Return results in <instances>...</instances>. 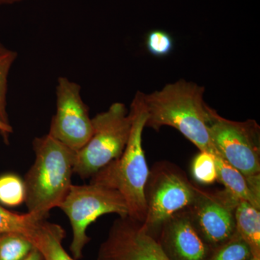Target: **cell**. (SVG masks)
<instances>
[{"label":"cell","mask_w":260,"mask_h":260,"mask_svg":"<svg viewBox=\"0 0 260 260\" xmlns=\"http://www.w3.org/2000/svg\"><path fill=\"white\" fill-rule=\"evenodd\" d=\"M205 88L192 82L178 80L160 90L145 94V127L175 128L200 151L218 155L208 130V107L203 100ZM220 156V155H219Z\"/></svg>","instance_id":"obj_1"},{"label":"cell","mask_w":260,"mask_h":260,"mask_svg":"<svg viewBox=\"0 0 260 260\" xmlns=\"http://www.w3.org/2000/svg\"><path fill=\"white\" fill-rule=\"evenodd\" d=\"M144 95L137 92L130 106L131 131L121 156L94 174L90 182L119 191L125 200L128 216L141 223L146 217L145 186L150 174L142 139L147 119Z\"/></svg>","instance_id":"obj_2"},{"label":"cell","mask_w":260,"mask_h":260,"mask_svg":"<svg viewBox=\"0 0 260 260\" xmlns=\"http://www.w3.org/2000/svg\"><path fill=\"white\" fill-rule=\"evenodd\" d=\"M35 160L24 178L28 213L47 220L59 208L72 184L77 151L49 135L32 142Z\"/></svg>","instance_id":"obj_3"},{"label":"cell","mask_w":260,"mask_h":260,"mask_svg":"<svg viewBox=\"0 0 260 260\" xmlns=\"http://www.w3.org/2000/svg\"><path fill=\"white\" fill-rule=\"evenodd\" d=\"M93 135L77 151L74 174L91 178L109 162L121 156L131 131L132 117L122 103H114L106 112L92 118Z\"/></svg>","instance_id":"obj_4"},{"label":"cell","mask_w":260,"mask_h":260,"mask_svg":"<svg viewBox=\"0 0 260 260\" xmlns=\"http://www.w3.org/2000/svg\"><path fill=\"white\" fill-rule=\"evenodd\" d=\"M200 188L172 162L155 164L145 186L146 217L143 226L157 239L162 223L174 214L189 208Z\"/></svg>","instance_id":"obj_5"},{"label":"cell","mask_w":260,"mask_h":260,"mask_svg":"<svg viewBox=\"0 0 260 260\" xmlns=\"http://www.w3.org/2000/svg\"><path fill=\"white\" fill-rule=\"evenodd\" d=\"M59 208L69 218L73 240L70 249L75 259L83 257L85 246L90 242L87 229L99 217L116 213L127 216V205L122 195L115 190L99 184L72 185Z\"/></svg>","instance_id":"obj_6"},{"label":"cell","mask_w":260,"mask_h":260,"mask_svg":"<svg viewBox=\"0 0 260 260\" xmlns=\"http://www.w3.org/2000/svg\"><path fill=\"white\" fill-rule=\"evenodd\" d=\"M208 130L223 160L246 178L260 176V126L255 120H230L209 107Z\"/></svg>","instance_id":"obj_7"},{"label":"cell","mask_w":260,"mask_h":260,"mask_svg":"<svg viewBox=\"0 0 260 260\" xmlns=\"http://www.w3.org/2000/svg\"><path fill=\"white\" fill-rule=\"evenodd\" d=\"M80 91L79 84L66 77L58 78L56 112L48 133L75 151L83 148L93 135L92 119Z\"/></svg>","instance_id":"obj_8"},{"label":"cell","mask_w":260,"mask_h":260,"mask_svg":"<svg viewBox=\"0 0 260 260\" xmlns=\"http://www.w3.org/2000/svg\"><path fill=\"white\" fill-rule=\"evenodd\" d=\"M239 200L224 190L199 189L188 208L198 232L212 249L227 242L237 232L235 210Z\"/></svg>","instance_id":"obj_9"},{"label":"cell","mask_w":260,"mask_h":260,"mask_svg":"<svg viewBox=\"0 0 260 260\" xmlns=\"http://www.w3.org/2000/svg\"><path fill=\"white\" fill-rule=\"evenodd\" d=\"M97 260H170L143 223L119 217L99 247Z\"/></svg>","instance_id":"obj_10"},{"label":"cell","mask_w":260,"mask_h":260,"mask_svg":"<svg viewBox=\"0 0 260 260\" xmlns=\"http://www.w3.org/2000/svg\"><path fill=\"white\" fill-rule=\"evenodd\" d=\"M157 240L170 260H208L213 251L200 236L188 208L162 223Z\"/></svg>","instance_id":"obj_11"},{"label":"cell","mask_w":260,"mask_h":260,"mask_svg":"<svg viewBox=\"0 0 260 260\" xmlns=\"http://www.w3.org/2000/svg\"><path fill=\"white\" fill-rule=\"evenodd\" d=\"M218 180L225 186V190L239 201H245L260 210V176L246 178L244 174L223 160L215 156Z\"/></svg>","instance_id":"obj_12"},{"label":"cell","mask_w":260,"mask_h":260,"mask_svg":"<svg viewBox=\"0 0 260 260\" xmlns=\"http://www.w3.org/2000/svg\"><path fill=\"white\" fill-rule=\"evenodd\" d=\"M65 236L66 233L61 225L42 220L38 223L28 239L40 251L44 260H76L63 248Z\"/></svg>","instance_id":"obj_13"},{"label":"cell","mask_w":260,"mask_h":260,"mask_svg":"<svg viewBox=\"0 0 260 260\" xmlns=\"http://www.w3.org/2000/svg\"><path fill=\"white\" fill-rule=\"evenodd\" d=\"M237 232L250 246L254 257L260 258V212L245 201H239L235 210Z\"/></svg>","instance_id":"obj_14"},{"label":"cell","mask_w":260,"mask_h":260,"mask_svg":"<svg viewBox=\"0 0 260 260\" xmlns=\"http://www.w3.org/2000/svg\"><path fill=\"white\" fill-rule=\"evenodd\" d=\"M34 249L28 237L17 232L0 234V260H23Z\"/></svg>","instance_id":"obj_15"},{"label":"cell","mask_w":260,"mask_h":260,"mask_svg":"<svg viewBox=\"0 0 260 260\" xmlns=\"http://www.w3.org/2000/svg\"><path fill=\"white\" fill-rule=\"evenodd\" d=\"M42 220L31 213H13L0 205V234L17 232L28 238L38 223Z\"/></svg>","instance_id":"obj_16"},{"label":"cell","mask_w":260,"mask_h":260,"mask_svg":"<svg viewBox=\"0 0 260 260\" xmlns=\"http://www.w3.org/2000/svg\"><path fill=\"white\" fill-rule=\"evenodd\" d=\"M250 246L237 232L230 239L214 249L208 260H251Z\"/></svg>","instance_id":"obj_17"},{"label":"cell","mask_w":260,"mask_h":260,"mask_svg":"<svg viewBox=\"0 0 260 260\" xmlns=\"http://www.w3.org/2000/svg\"><path fill=\"white\" fill-rule=\"evenodd\" d=\"M25 188L23 180L13 174L0 177V203L15 207L25 203Z\"/></svg>","instance_id":"obj_18"},{"label":"cell","mask_w":260,"mask_h":260,"mask_svg":"<svg viewBox=\"0 0 260 260\" xmlns=\"http://www.w3.org/2000/svg\"><path fill=\"white\" fill-rule=\"evenodd\" d=\"M191 172L195 180L200 184L210 185L218 180L215 155L206 151H200L194 157Z\"/></svg>","instance_id":"obj_19"},{"label":"cell","mask_w":260,"mask_h":260,"mask_svg":"<svg viewBox=\"0 0 260 260\" xmlns=\"http://www.w3.org/2000/svg\"><path fill=\"white\" fill-rule=\"evenodd\" d=\"M17 57L18 53L10 49L0 53V119L8 124H10L9 116L7 111L8 76Z\"/></svg>","instance_id":"obj_20"},{"label":"cell","mask_w":260,"mask_h":260,"mask_svg":"<svg viewBox=\"0 0 260 260\" xmlns=\"http://www.w3.org/2000/svg\"><path fill=\"white\" fill-rule=\"evenodd\" d=\"M146 47L149 52L155 56H164L172 52L174 41L172 36L164 30H153L148 34Z\"/></svg>","instance_id":"obj_21"},{"label":"cell","mask_w":260,"mask_h":260,"mask_svg":"<svg viewBox=\"0 0 260 260\" xmlns=\"http://www.w3.org/2000/svg\"><path fill=\"white\" fill-rule=\"evenodd\" d=\"M13 126L10 125V124L5 123L0 119V133H1L2 136L3 137V139L5 140V143H8L9 135L13 133Z\"/></svg>","instance_id":"obj_22"},{"label":"cell","mask_w":260,"mask_h":260,"mask_svg":"<svg viewBox=\"0 0 260 260\" xmlns=\"http://www.w3.org/2000/svg\"><path fill=\"white\" fill-rule=\"evenodd\" d=\"M23 260H44V259L40 251L34 247V249L30 251V254Z\"/></svg>","instance_id":"obj_23"},{"label":"cell","mask_w":260,"mask_h":260,"mask_svg":"<svg viewBox=\"0 0 260 260\" xmlns=\"http://www.w3.org/2000/svg\"><path fill=\"white\" fill-rule=\"evenodd\" d=\"M22 1L23 0H0V5H13Z\"/></svg>","instance_id":"obj_24"},{"label":"cell","mask_w":260,"mask_h":260,"mask_svg":"<svg viewBox=\"0 0 260 260\" xmlns=\"http://www.w3.org/2000/svg\"><path fill=\"white\" fill-rule=\"evenodd\" d=\"M8 48L5 47L1 42H0V53L4 52V51L8 50Z\"/></svg>","instance_id":"obj_25"},{"label":"cell","mask_w":260,"mask_h":260,"mask_svg":"<svg viewBox=\"0 0 260 260\" xmlns=\"http://www.w3.org/2000/svg\"><path fill=\"white\" fill-rule=\"evenodd\" d=\"M251 260H260V258L253 257Z\"/></svg>","instance_id":"obj_26"}]
</instances>
